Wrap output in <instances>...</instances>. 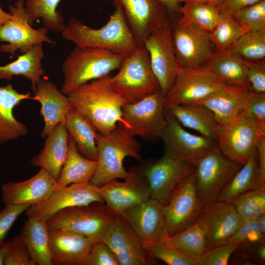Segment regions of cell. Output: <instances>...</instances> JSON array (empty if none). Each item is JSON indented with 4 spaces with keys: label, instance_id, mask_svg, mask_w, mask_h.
Returning a JSON list of instances; mask_svg holds the SVG:
<instances>
[{
    "label": "cell",
    "instance_id": "f1b7e54d",
    "mask_svg": "<svg viewBox=\"0 0 265 265\" xmlns=\"http://www.w3.org/2000/svg\"><path fill=\"white\" fill-rule=\"evenodd\" d=\"M33 99L30 93H21L11 84L0 87V144L26 136L28 129L14 116L13 110L22 102Z\"/></svg>",
    "mask_w": 265,
    "mask_h": 265
},
{
    "label": "cell",
    "instance_id": "f5cc1de1",
    "mask_svg": "<svg viewBox=\"0 0 265 265\" xmlns=\"http://www.w3.org/2000/svg\"><path fill=\"white\" fill-rule=\"evenodd\" d=\"M256 148L260 174L262 180L265 182V135H260Z\"/></svg>",
    "mask_w": 265,
    "mask_h": 265
},
{
    "label": "cell",
    "instance_id": "d4e9b609",
    "mask_svg": "<svg viewBox=\"0 0 265 265\" xmlns=\"http://www.w3.org/2000/svg\"><path fill=\"white\" fill-rule=\"evenodd\" d=\"M35 100L41 105L44 125L40 136L45 138L59 123L65 125L66 116L73 109L67 95L49 80L41 79L34 92Z\"/></svg>",
    "mask_w": 265,
    "mask_h": 265
},
{
    "label": "cell",
    "instance_id": "91938a15",
    "mask_svg": "<svg viewBox=\"0 0 265 265\" xmlns=\"http://www.w3.org/2000/svg\"><path fill=\"white\" fill-rule=\"evenodd\" d=\"M7 249V241L0 247V265H4V259Z\"/></svg>",
    "mask_w": 265,
    "mask_h": 265
},
{
    "label": "cell",
    "instance_id": "e575fe53",
    "mask_svg": "<svg viewBox=\"0 0 265 265\" xmlns=\"http://www.w3.org/2000/svg\"><path fill=\"white\" fill-rule=\"evenodd\" d=\"M65 126L79 153L87 159L96 160L98 131L93 125L84 116L72 109L67 113Z\"/></svg>",
    "mask_w": 265,
    "mask_h": 265
},
{
    "label": "cell",
    "instance_id": "ac0fdd59",
    "mask_svg": "<svg viewBox=\"0 0 265 265\" xmlns=\"http://www.w3.org/2000/svg\"><path fill=\"white\" fill-rule=\"evenodd\" d=\"M164 115L166 122L160 138L163 142L165 153L195 166L204 155L217 145L215 141L188 132L165 111Z\"/></svg>",
    "mask_w": 265,
    "mask_h": 265
},
{
    "label": "cell",
    "instance_id": "d590c367",
    "mask_svg": "<svg viewBox=\"0 0 265 265\" xmlns=\"http://www.w3.org/2000/svg\"><path fill=\"white\" fill-rule=\"evenodd\" d=\"M61 0H26L25 6L32 26L41 19L44 27L54 32H62L65 24L60 11L56 10ZM106 1L107 0H100Z\"/></svg>",
    "mask_w": 265,
    "mask_h": 265
},
{
    "label": "cell",
    "instance_id": "c3c4849f",
    "mask_svg": "<svg viewBox=\"0 0 265 265\" xmlns=\"http://www.w3.org/2000/svg\"><path fill=\"white\" fill-rule=\"evenodd\" d=\"M85 265H119V263L111 249L101 241L94 243Z\"/></svg>",
    "mask_w": 265,
    "mask_h": 265
},
{
    "label": "cell",
    "instance_id": "1f68e13d",
    "mask_svg": "<svg viewBox=\"0 0 265 265\" xmlns=\"http://www.w3.org/2000/svg\"><path fill=\"white\" fill-rule=\"evenodd\" d=\"M20 236L36 265H53L46 221L27 216Z\"/></svg>",
    "mask_w": 265,
    "mask_h": 265
},
{
    "label": "cell",
    "instance_id": "ee69618b",
    "mask_svg": "<svg viewBox=\"0 0 265 265\" xmlns=\"http://www.w3.org/2000/svg\"><path fill=\"white\" fill-rule=\"evenodd\" d=\"M4 265H36L20 235L7 241Z\"/></svg>",
    "mask_w": 265,
    "mask_h": 265
},
{
    "label": "cell",
    "instance_id": "7402d4cb",
    "mask_svg": "<svg viewBox=\"0 0 265 265\" xmlns=\"http://www.w3.org/2000/svg\"><path fill=\"white\" fill-rule=\"evenodd\" d=\"M162 205L157 200L149 198L127 210L121 215L131 225L144 245L165 242L169 237Z\"/></svg>",
    "mask_w": 265,
    "mask_h": 265
},
{
    "label": "cell",
    "instance_id": "ffe728a7",
    "mask_svg": "<svg viewBox=\"0 0 265 265\" xmlns=\"http://www.w3.org/2000/svg\"><path fill=\"white\" fill-rule=\"evenodd\" d=\"M112 251L119 265H149L156 263L143 243L122 216L115 220L103 241Z\"/></svg>",
    "mask_w": 265,
    "mask_h": 265
},
{
    "label": "cell",
    "instance_id": "52a82bcc",
    "mask_svg": "<svg viewBox=\"0 0 265 265\" xmlns=\"http://www.w3.org/2000/svg\"><path fill=\"white\" fill-rule=\"evenodd\" d=\"M242 165L225 156L217 144L197 161L194 171L196 193L205 207L217 202L222 189Z\"/></svg>",
    "mask_w": 265,
    "mask_h": 265
},
{
    "label": "cell",
    "instance_id": "f6af8a7d",
    "mask_svg": "<svg viewBox=\"0 0 265 265\" xmlns=\"http://www.w3.org/2000/svg\"><path fill=\"white\" fill-rule=\"evenodd\" d=\"M239 245L231 243L205 250L196 259L197 265H226Z\"/></svg>",
    "mask_w": 265,
    "mask_h": 265
},
{
    "label": "cell",
    "instance_id": "4fadbf2b",
    "mask_svg": "<svg viewBox=\"0 0 265 265\" xmlns=\"http://www.w3.org/2000/svg\"><path fill=\"white\" fill-rule=\"evenodd\" d=\"M150 188V198L164 205L176 186L195 171V166L165 153L159 159L142 168Z\"/></svg>",
    "mask_w": 265,
    "mask_h": 265
},
{
    "label": "cell",
    "instance_id": "bcb514c9",
    "mask_svg": "<svg viewBox=\"0 0 265 265\" xmlns=\"http://www.w3.org/2000/svg\"><path fill=\"white\" fill-rule=\"evenodd\" d=\"M245 110L256 123L260 135H265V93L251 91Z\"/></svg>",
    "mask_w": 265,
    "mask_h": 265
},
{
    "label": "cell",
    "instance_id": "ba28073f",
    "mask_svg": "<svg viewBox=\"0 0 265 265\" xmlns=\"http://www.w3.org/2000/svg\"><path fill=\"white\" fill-rule=\"evenodd\" d=\"M165 103V96L159 89L139 101L124 105L122 109L124 124L121 127L133 137L160 138L166 122Z\"/></svg>",
    "mask_w": 265,
    "mask_h": 265
},
{
    "label": "cell",
    "instance_id": "7a4b0ae2",
    "mask_svg": "<svg viewBox=\"0 0 265 265\" xmlns=\"http://www.w3.org/2000/svg\"><path fill=\"white\" fill-rule=\"evenodd\" d=\"M115 10L107 23L99 28L87 26L81 20L71 18L61 32L62 37L76 46L110 51L127 56L140 47L130 27L122 7Z\"/></svg>",
    "mask_w": 265,
    "mask_h": 265
},
{
    "label": "cell",
    "instance_id": "6da1fadb",
    "mask_svg": "<svg viewBox=\"0 0 265 265\" xmlns=\"http://www.w3.org/2000/svg\"><path fill=\"white\" fill-rule=\"evenodd\" d=\"M110 74L92 80L67 96L74 110L86 118L102 134L122 126L125 102L113 88Z\"/></svg>",
    "mask_w": 265,
    "mask_h": 265
},
{
    "label": "cell",
    "instance_id": "db71d44e",
    "mask_svg": "<svg viewBox=\"0 0 265 265\" xmlns=\"http://www.w3.org/2000/svg\"><path fill=\"white\" fill-rule=\"evenodd\" d=\"M161 3L169 12L174 19L181 15L179 10L182 3L180 0H154Z\"/></svg>",
    "mask_w": 265,
    "mask_h": 265
},
{
    "label": "cell",
    "instance_id": "b9f144b4",
    "mask_svg": "<svg viewBox=\"0 0 265 265\" xmlns=\"http://www.w3.org/2000/svg\"><path fill=\"white\" fill-rule=\"evenodd\" d=\"M231 16L246 31H265V0L243 8Z\"/></svg>",
    "mask_w": 265,
    "mask_h": 265
},
{
    "label": "cell",
    "instance_id": "5b68a950",
    "mask_svg": "<svg viewBox=\"0 0 265 265\" xmlns=\"http://www.w3.org/2000/svg\"><path fill=\"white\" fill-rule=\"evenodd\" d=\"M118 70L111 76V83L126 104L136 103L160 89L143 46L126 56Z\"/></svg>",
    "mask_w": 265,
    "mask_h": 265
},
{
    "label": "cell",
    "instance_id": "484cf974",
    "mask_svg": "<svg viewBox=\"0 0 265 265\" xmlns=\"http://www.w3.org/2000/svg\"><path fill=\"white\" fill-rule=\"evenodd\" d=\"M251 91L246 87L225 84L198 104L210 109L222 126L245 111Z\"/></svg>",
    "mask_w": 265,
    "mask_h": 265
},
{
    "label": "cell",
    "instance_id": "44dd1931",
    "mask_svg": "<svg viewBox=\"0 0 265 265\" xmlns=\"http://www.w3.org/2000/svg\"><path fill=\"white\" fill-rule=\"evenodd\" d=\"M94 202L105 203L97 186L89 183L72 184L57 189L46 200L29 206L25 212L27 216L47 221L63 209Z\"/></svg>",
    "mask_w": 265,
    "mask_h": 265
},
{
    "label": "cell",
    "instance_id": "816d5d0a",
    "mask_svg": "<svg viewBox=\"0 0 265 265\" xmlns=\"http://www.w3.org/2000/svg\"><path fill=\"white\" fill-rule=\"evenodd\" d=\"M261 0H224L218 6L220 12L231 15L245 7L255 4Z\"/></svg>",
    "mask_w": 265,
    "mask_h": 265
},
{
    "label": "cell",
    "instance_id": "8fae6325",
    "mask_svg": "<svg viewBox=\"0 0 265 265\" xmlns=\"http://www.w3.org/2000/svg\"><path fill=\"white\" fill-rule=\"evenodd\" d=\"M171 32L180 66L195 68L202 66L212 52L209 32L181 15L172 22Z\"/></svg>",
    "mask_w": 265,
    "mask_h": 265
},
{
    "label": "cell",
    "instance_id": "ab89813d",
    "mask_svg": "<svg viewBox=\"0 0 265 265\" xmlns=\"http://www.w3.org/2000/svg\"><path fill=\"white\" fill-rule=\"evenodd\" d=\"M229 49L245 60H264L265 31H247Z\"/></svg>",
    "mask_w": 265,
    "mask_h": 265
},
{
    "label": "cell",
    "instance_id": "6f0895ef",
    "mask_svg": "<svg viewBox=\"0 0 265 265\" xmlns=\"http://www.w3.org/2000/svg\"><path fill=\"white\" fill-rule=\"evenodd\" d=\"M12 17L10 13L4 11L0 5V26L9 20Z\"/></svg>",
    "mask_w": 265,
    "mask_h": 265
},
{
    "label": "cell",
    "instance_id": "f35d334b",
    "mask_svg": "<svg viewBox=\"0 0 265 265\" xmlns=\"http://www.w3.org/2000/svg\"><path fill=\"white\" fill-rule=\"evenodd\" d=\"M247 32L230 15L221 14L218 23L210 32V38L216 50L230 48Z\"/></svg>",
    "mask_w": 265,
    "mask_h": 265
},
{
    "label": "cell",
    "instance_id": "7bdbcfd3",
    "mask_svg": "<svg viewBox=\"0 0 265 265\" xmlns=\"http://www.w3.org/2000/svg\"><path fill=\"white\" fill-rule=\"evenodd\" d=\"M156 259L169 265H197L196 260L179 252L166 242L144 245Z\"/></svg>",
    "mask_w": 265,
    "mask_h": 265
},
{
    "label": "cell",
    "instance_id": "83f0119b",
    "mask_svg": "<svg viewBox=\"0 0 265 265\" xmlns=\"http://www.w3.org/2000/svg\"><path fill=\"white\" fill-rule=\"evenodd\" d=\"M45 138L43 148L32 158L31 163L45 170L57 181L68 152L69 135L65 125L58 124Z\"/></svg>",
    "mask_w": 265,
    "mask_h": 265
},
{
    "label": "cell",
    "instance_id": "60d3db41",
    "mask_svg": "<svg viewBox=\"0 0 265 265\" xmlns=\"http://www.w3.org/2000/svg\"><path fill=\"white\" fill-rule=\"evenodd\" d=\"M232 202L243 222L256 219L265 213V186L245 192Z\"/></svg>",
    "mask_w": 265,
    "mask_h": 265
},
{
    "label": "cell",
    "instance_id": "f546056e",
    "mask_svg": "<svg viewBox=\"0 0 265 265\" xmlns=\"http://www.w3.org/2000/svg\"><path fill=\"white\" fill-rule=\"evenodd\" d=\"M202 66L226 84L251 90L247 78L245 60L229 49L212 52Z\"/></svg>",
    "mask_w": 265,
    "mask_h": 265
},
{
    "label": "cell",
    "instance_id": "277c9868",
    "mask_svg": "<svg viewBox=\"0 0 265 265\" xmlns=\"http://www.w3.org/2000/svg\"><path fill=\"white\" fill-rule=\"evenodd\" d=\"M126 56L109 50L76 46L62 64L61 92L67 95L79 87L118 70Z\"/></svg>",
    "mask_w": 265,
    "mask_h": 265
},
{
    "label": "cell",
    "instance_id": "4316f807",
    "mask_svg": "<svg viewBox=\"0 0 265 265\" xmlns=\"http://www.w3.org/2000/svg\"><path fill=\"white\" fill-rule=\"evenodd\" d=\"M164 111L181 125L194 130L201 135L217 142L220 125L212 112L198 104L165 103Z\"/></svg>",
    "mask_w": 265,
    "mask_h": 265
},
{
    "label": "cell",
    "instance_id": "e0dca14e",
    "mask_svg": "<svg viewBox=\"0 0 265 265\" xmlns=\"http://www.w3.org/2000/svg\"><path fill=\"white\" fill-rule=\"evenodd\" d=\"M121 6L140 46L154 30L170 25L175 20L167 9L154 0H112Z\"/></svg>",
    "mask_w": 265,
    "mask_h": 265
},
{
    "label": "cell",
    "instance_id": "836d02e7",
    "mask_svg": "<svg viewBox=\"0 0 265 265\" xmlns=\"http://www.w3.org/2000/svg\"><path fill=\"white\" fill-rule=\"evenodd\" d=\"M96 167L97 161L82 156L69 136L67 157L56 181L57 185L60 188L72 184L89 183Z\"/></svg>",
    "mask_w": 265,
    "mask_h": 265
},
{
    "label": "cell",
    "instance_id": "4dcf8cb0",
    "mask_svg": "<svg viewBox=\"0 0 265 265\" xmlns=\"http://www.w3.org/2000/svg\"><path fill=\"white\" fill-rule=\"evenodd\" d=\"M44 56L42 44L34 46L14 61L0 65V81L10 80L15 76H23L30 81L31 89L34 92L37 84L45 73L42 64Z\"/></svg>",
    "mask_w": 265,
    "mask_h": 265
},
{
    "label": "cell",
    "instance_id": "8992f818",
    "mask_svg": "<svg viewBox=\"0 0 265 265\" xmlns=\"http://www.w3.org/2000/svg\"><path fill=\"white\" fill-rule=\"evenodd\" d=\"M115 217L105 203L94 202L63 209L46 223L49 228L71 231L97 242L103 241Z\"/></svg>",
    "mask_w": 265,
    "mask_h": 265
},
{
    "label": "cell",
    "instance_id": "d6a6232c",
    "mask_svg": "<svg viewBox=\"0 0 265 265\" xmlns=\"http://www.w3.org/2000/svg\"><path fill=\"white\" fill-rule=\"evenodd\" d=\"M265 186L260 174L256 147L252 151L246 163L235 174L221 191L217 201L232 202L248 191Z\"/></svg>",
    "mask_w": 265,
    "mask_h": 265
},
{
    "label": "cell",
    "instance_id": "7c38bea8",
    "mask_svg": "<svg viewBox=\"0 0 265 265\" xmlns=\"http://www.w3.org/2000/svg\"><path fill=\"white\" fill-rule=\"evenodd\" d=\"M226 83L201 66L180 67L165 102L174 104H198L218 91Z\"/></svg>",
    "mask_w": 265,
    "mask_h": 265
},
{
    "label": "cell",
    "instance_id": "681fc988",
    "mask_svg": "<svg viewBox=\"0 0 265 265\" xmlns=\"http://www.w3.org/2000/svg\"><path fill=\"white\" fill-rule=\"evenodd\" d=\"M247 78L251 91L265 93V61L245 60Z\"/></svg>",
    "mask_w": 265,
    "mask_h": 265
},
{
    "label": "cell",
    "instance_id": "74e56055",
    "mask_svg": "<svg viewBox=\"0 0 265 265\" xmlns=\"http://www.w3.org/2000/svg\"><path fill=\"white\" fill-rule=\"evenodd\" d=\"M179 13L202 29L210 32L221 17L217 6L208 4L185 2Z\"/></svg>",
    "mask_w": 265,
    "mask_h": 265
},
{
    "label": "cell",
    "instance_id": "11a10c76",
    "mask_svg": "<svg viewBox=\"0 0 265 265\" xmlns=\"http://www.w3.org/2000/svg\"><path fill=\"white\" fill-rule=\"evenodd\" d=\"M224 1V0H180L181 3L194 2L208 4L218 6Z\"/></svg>",
    "mask_w": 265,
    "mask_h": 265
},
{
    "label": "cell",
    "instance_id": "9a60e30c",
    "mask_svg": "<svg viewBox=\"0 0 265 265\" xmlns=\"http://www.w3.org/2000/svg\"><path fill=\"white\" fill-rule=\"evenodd\" d=\"M130 176L124 182L111 180L97 191L109 210L115 215H121L127 210L139 204L150 196L148 184L140 167L129 170Z\"/></svg>",
    "mask_w": 265,
    "mask_h": 265
},
{
    "label": "cell",
    "instance_id": "30bf717a",
    "mask_svg": "<svg viewBox=\"0 0 265 265\" xmlns=\"http://www.w3.org/2000/svg\"><path fill=\"white\" fill-rule=\"evenodd\" d=\"M205 207L196 193L194 171L175 188L162 212L169 236L178 233L196 223Z\"/></svg>",
    "mask_w": 265,
    "mask_h": 265
},
{
    "label": "cell",
    "instance_id": "8d00e7d4",
    "mask_svg": "<svg viewBox=\"0 0 265 265\" xmlns=\"http://www.w3.org/2000/svg\"><path fill=\"white\" fill-rule=\"evenodd\" d=\"M165 242L182 254L195 260L205 251V234L197 222L169 236Z\"/></svg>",
    "mask_w": 265,
    "mask_h": 265
},
{
    "label": "cell",
    "instance_id": "9c48e42d",
    "mask_svg": "<svg viewBox=\"0 0 265 265\" xmlns=\"http://www.w3.org/2000/svg\"><path fill=\"white\" fill-rule=\"evenodd\" d=\"M24 0H17L9 6L12 18L0 26V51L12 55L19 50L24 53L34 46L43 43L53 44L55 42L48 35L45 27L35 29L30 24V19L25 6Z\"/></svg>",
    "mask_w": 265,
    "mask_h": 265
},
{
    "label": "cell",
    "instance_id": "603a6c76",
    "mask_svg": "<svg viewBox=\"0 0 265 265\" xmlns=\"http://www.w3.org/2000/svg\"><path fill=\"white\" fill-rule=\"evenodd\" d=\"M58 188L56 181L41 168L36 175L26 180L3 184L1 200L5 205L30 206L45 201Z\"/></svg>",
    "mask_w": 265,
    "mask_h": 265
},
{
    "label": "cell",
    "instance_id": "9f6ffc18",
    "mask_svg": "<svg viewBox=\"0 0 265 265\" xmlns=\"http://www.w3.org/2000/svg\"><path fill=\"white\" fill-rule=\"evenodd\" d=\"M257 227L261 236L263 240L265 237V213L257 218Z\"/></svg>",
    "mask_w": 265,
    "mask_h": 265
},
{
    "label": "cell",
    "instance_id": "cb8c5ba5",
    "mask_svg": "<svg viewBox=\"0 0 265 265\" xmlns=\"http://www.w3.org/2000/svg\"><path fill=\"white\" fill-rule=\"evenodd\" d=\"M49 236L52 261L56 265H85L96 242L80 234L59 229L49 228Z\"/></svg>",
    "mask_w": 265,
    "mask_h": 265
},
{
    "label": "cell",
    "instance_id": "5bb4252c",
    "mask_svg": "<svg viewBox=\"0 0 265 265\" xmlns=\"http://www.w3.org/2000/svg\"><path fill=\"white\" fill-rule=\"evenodd\" d=\"M260 135L256 123L245 110L220 126L217 145L228 158L243 165L256 147Z\"/></svg>",
    "mask_w": 265,
    "mask_h": 265
},
{
    "label": "cell",
    "instance_id": "f907efd6",
    "mask_svg": "<svg viewBox=\"0 0 265 265\" xmlns=\"http://www.w3.org/2000/svg\"><path fill=\"white\" fill-rule=\"evenodd\" d=\"M257 228V219L243 222L234 235L229 238L228 243L234 244L239 246L245 243L248 234Z\"/></svg>",
    "mask_w": 265,
    "mask_h": 265
},
{
    "label": "cell",
    "instance_id": "680465c9",
    "mask_svg": "<svg viewBox=\"0 0 265 265\" xmlns=\"http://www.w3.org/2000/svg\"><path fill=\"white\" fill-rule=\"evenodd\" d=\"M257 255L259 257V260L262 263H264L265 260V246L264 241L261 242V244L259 246Z\"/></svg>",
    "mask_w": 265,
    "mask_h": 265
},
{
    "label": "cell",
    "instance_id": "2e32d148",
    "mask_svg": "<svg viewBox=\"0 0 265 265\" xmlns=\"http://www.w3.org/2000/svg\"><path fill=\"white\" fill-rule=\"evenodd\" d=\"M171 24L153 31L143 44L160 90L165 96L172 87L180 67L174 50Z\"/></svg>",
    "mask_w": 265,
    "mask_h": 265
},
{
    "label": "cell",
    "instance_id": "3957f363",
    "mask_svg": "<svg viewBox=\"0 0 265 265\" xmlns=\"http://www.w3.org/2000/svg\"><path fill=\"white\" fill-rule=\"evenodd\" d=\"M96 144L97 167L89 183L97 187L113 180H125L130 176L123 165L126 157L141 159L140 143L118 125L107 134L98 133Z\"/></svg>",
    "mask_w": 265,
    "mask_h": 265
},
{
    "label": "cell",
    "instance_id": "d6986e66",
    "mask_svg": "<svg viewBox=\"0 0 265 265\" xmlns=\"http://www.w3.org/2000/svg\"><path fill=\"white\" fill-rule=\"evenodd\" d=\"M232 202L217 201L206 207L196 222L205 236V250L228 243L243 223Z\"/></svg>",
    "mask_w": 265,
    "mask_h": 265
},
{
    "label": "cell",
    "instance_id": "7dc6e473",
    "mask_svg": "<svg viewBox=\"0 0 265 265\" xmlns=\"http://www.w3.org/2000/svg\"><path fill=\"white\" fill-rule=\"evenodd\" d=\"M29 206L7 205L0 211V247L6 242L5 239L18 217Z\"/></svg>",
    "mask_w": 265,
    "mask_h": 265
}]
</instances>
